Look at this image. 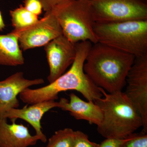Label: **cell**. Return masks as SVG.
<instances>
[{"label": "cell", "instance_id": "1", "mask_svg": "<svg viewBox=\"0 0 147 147\" xmlns=\"http://www.w3.org/2000/svg\"><path fill=\"white\" fill-rule=\"evenodd\" d=\"M92 43L89 41L76 44V57L70 69L49 85L38 88H28L21 92L19 98L27 105L54 100L58 98L61 92L75 90L79 92L88 101L94 102L102 94L84 72V66Z\"/></svg>", "mask_w": 147, "mask_h": 147}, {"label": "cell", "instance_id": "2", "mask_svg": "<svg viewBox=\"0 0 147 147\" xmlns=\"http://www.w3.org/2000/svg\"><path fill=\"white\" fill-rule=\"evenodd\" d=\"M136 57L97 42L92 45L84 66V72L98 87L109 93L121 91Z\"/></svg>", "mask_w": 147, "mask_h": 147}, {"label": "cell", "instance_id": "3", "mask_svg": "<svg viewBox=\"0 0 147 147\" xmlns=\"http://www.w3.org/2000/svg\"><path fill=\"white\" fill-rule=\"evenodd\" d=\"M100 90L104 97L94 102L103 114L102 122L97 126L98 132L101 136L105 138L126 139L143 127L140 113L125 92L109 93L101 88Z\"/></svg>", "mask_w": 147, "mask_h": 147}, {"label": "cell", "instance_id": "4", "mask_svg": "<svg viewBox=\"0 0 147 147\" xmlns=\"http://www.w3.org/2000/svg\"><path fill=\"white\" fill-rule=\"evenodd\" d=\"M97 42L136 57L147 55V20L96 23Z\"/></svg>", "mask_w": 147, "mask_h": 147}, {"label": "cell", "instance_id": "5", "mask_svg": "<svg viewBox=\"0 0 147 147\" xmlns=\"http://www.w3.org/2000/svg\"><path fill=\"white\" fill-rule=\"evenodd\" d=\"M64 36L74 44L89 41L97 43L94 28V12L89 0H63L51 11Z\"/></svg>", "mask_w": 147, "mask_h": 147}, {"label": "cell", "instance_id": "6", "mask_svg": "<svg viewBox=\"0 0 147 147\" xmlns=\"http://www.w3.org/2000/svg\"><path fill=\"white\" fill-rule=\"evenodd\" d=\"M96 23L147 20V0H89Z\"/></svg>", "mask_w": 147, "mask_h": 147}, {"label": "cell", "instance_id": "7", "mask_svg": "<svg viewBox=\"0 0 147 147\" xmlns=\"http://www.w3.org/2000/svg\"><path fill=\"white\" fill-rule=\"evenodd\" d=\"M12 32L18 37L19 46L24 51L45 46L63 35L59 22L51 11L46 12L43 18L30 27Z\"/></svg>", "mask_w": 147, "mask_h": 147}, {"label": "cell", "instance_id": "8", "mask_svg": "<svg viewBox=\"0 0 147 147\" xmlns=\"http://www.w3.org/2000/svg\"><path fill=\"white\" fill-rule=\"evenodd\" d=\"M127 97L139 111L143 120L142 131L147 132V55L135 58L126 80Z\"/></svg>", "mask_w": 147, "mask_h": 147}, {"label": "cell", "instance_id": "9", "mask_svg": "<svg viewBox=\"0 0 147 147\" xmlns=\"http://www.w3.org/2000/svg\"><path fill=\"white\" fill-rule=\"evenodd\" d=\"M44 50L50 69L47 79L50 84L65 73L73 63L76 57V44L62 35L45 45Z\"/></svg>", "mask_w": 147, "mask_h": 147}, {"label": "cell", "instance_id": "10", "mask_svg": "<svg viewBox=\"0 0 147 147\" xmlns=\"http://www.w3.org/2000/svg\"><path fill=\"white\" fill-rule=\"evenodd\" d=\"M41 78L26 79L24 72L18 71L0 81V118H3L11 109L18 108L20 105L17 96L26 89L44 83Z\"/></svg>", "mask_w": 147, "mask_h": 147}, {"label": "cell", "instance_id": "11", "mask_svg": "<svg viewBox=\"0 0 147 147\" xmlns=\"http://www.w3.org/2000/svg\"><path fill=\"white\" fill-rule=\"evenodd\" d=\"M59 102L54 100H48L28 105L21 109H11L5 113L3 118L9 119L11 121H16L17 119L24 120L30 124L35 131L36 136L39 137L40 141L45 143L47 137L42 131L41 120L45 113L53 108H59Z\"/></svg>", "mask_w": 147, "mask_h": 147}, {"label": "cell", "instance_id": "12", "mask_svg": "<svg viewBox=\"0 0 147 147\" xmlns=\"http://www.w3.org/2000/svg\"><path fill=\"white\" fill-rule=\"evenodd\" d=\"M0 118V147H29L35 145L39 137L32 135L28 127Z\"/></svg>", "mask_w": 147, "mask_h": 147}, {"label": "cell", "instance_id": "13", "mask_svg": "<svg viewBox=\"0 0 147 147\" xmlns=\"http://www.w3.org/2000/svg\"><path fill=\"white\" fill-rule=\"evenodd\" d=\"M69 100L61 98L59 101L62 110L68 111L74 118L77 120L88 121L91 124L98 126L103 118V114L100 107L92 101L86 102L74 93L69 95Z\"/></svg>", "mask_w": 147, "mask_h": 147}, {"label": "cell", "instance_id": "14", "mask_svg": "<svg viewBox=\"0 0 147 147\" xmlns=\"http://www.w3.org/2000/svg\"><path fill=\"white\" fill-rule=\"evenodd\" d=\"M24 63L25 59L16 35L12 31L0 34V65L16 66Z\"/></svg>", "mask_w": 147, "mask_h": 147}, {"label": "cell", "instance_id": "15", "mask_svg": "<svg viewBox=\"0 0 147 147\" xmlns=\"http://www.w3.org/2000/svg\"><path fill=\"white\" fill-rule=\"evenodd\" d=\"M11 24L14 30L18 31L30 27L38 21V16L28 11L24 6L10 11Z\"/></svg>", "mask_w": 147, "mask_h": 147}, {"label": "cell", "instance_id": "16", "mask_svg": "<svg viewBox=\"0 0 147 147\" xmlns=\"http://www.w3.org/2000/svg\"><path fill=\"white\" fill-rule=\"evenodd\" d=\"M74 132L70 128L55 131V134L48 139L46 147H73Z\"/></svg>", "mask_w": 147, "mask_h": 147}, {"label": "cell", "instance_id": "17", "mask_svg": "<svg viewBox=\"0 0 147 147\" xmlns=\"http://www.w3.org/2000/svg\"><path fill=\"white\" fill-rule=\"evenodd\" d=\"M121 147H147V133H134L127 139Z\"/></svg>", "mask_w": 147, "mask_h": 147}, {"label": "cell", "instance_id": "18", "mask_svg": "<svg viewBox=\"0 0 147 147\" xmlns=\"http://www.w3.org/2000/svg\"><path fill=\"white\" fill-rule=\"evenodd\" d=\"M73 147H100V144L90 142L87 134L77 130L74 132Z\"/></svg>", "mask_w": 147, "mask_h": 147}, {"label": "cell", "instance_id": "19", "mask_svg": "<svg viewBox=\"0 0 147 147\" xmlns=\"http://www.w3.org/2000/svg\"><path fill=\"white\" fill-rule=\"evenodd\" d=\"M24 6L28 11L37 16L42 13V6L39 0H25Z\"/></svg>", "mask_w": 147, "mask_h": 147}, {"label": "cell", "instance_id": "20", "mask_svg": "<svg viewBox=\"0 0 147 147\" xmlns=\"http://www.w3.org/2000/svg\"><path fill=\"white\" fill-rule=\"evenodd\" d=\"M126 139L106 138L100 144V147H121L126 141Z\"/></svg>", "mask_w": 147, "mask_h": 147}, {"label": "cell", "instance_id": "21", "mask_svg": "<svg viewBox=\"0 0 147 147\" xmlns=\"http://www.w3.org/2000/svg\"><path fill=\"white\" fill-rule=\"evenodd\" d=\"M42 4V9L45 12H50L58 3L63 0H39Z\"/></svg>", "mask_w": 147, "mask_h": 147}, {"label": "cell", "instance_id": "22", "mask_svg": "<svg viewBox=\"0 0 147 147\" xmlns=\"http://www.w3.org/2000/svg\"><path fill=\"white\" fill-rule=\"evenodd\" d=\"M5 28V24L1 12L0 11V31H3Z\"/></svg>", "mask_w": 147, "mask_h": 147}, {"label": "cell", "instance_id": "23", "mask_svg": "<svg viewBox=\"0 0 147 147\" xmlns=\"http://www.w3.org/2000/svg\"></svg>", "mask_w": 147, "mask_h": 147}]
</instances>
